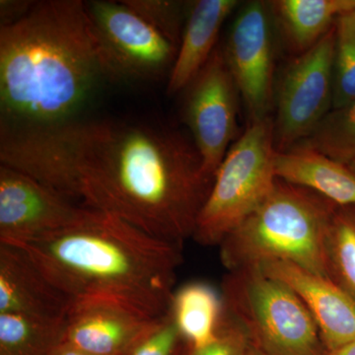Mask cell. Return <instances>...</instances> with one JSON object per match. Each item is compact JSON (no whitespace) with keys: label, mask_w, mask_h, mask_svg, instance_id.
<instances>
[{"label":"cell","mask_w":355,"mask_h":355,"mask_svg":"<svg viewBox=\"0 0 355 355\" xmlns=\"http://www.w3.org/2000/svg\"><path fill=\"white\" fill-rule=\"evenodd\" d=\"M295 147H304L316 151L343 165L354 162L355 100L331 109L309 137Z\"/></svg>","instance_id":"obj_20"},{"label":"cell","mask_w":355,"mask_h":355,"mask_svg":"<svg viewBox=\"0 0 355 355\" xmlns=\"http://www.w3.org/2000/svg\"><path fill=\"white\" fill-rule=\"evenodd\" d=\"M49 355H93L83 350L77 349L76 347L69 345V343L62 342L58 343L57 347L51 350Z\"/></svg>","instance_id":"obj_27"},{"label":"cell","mask_w":355,"mask_h":355,"mask_svg":"<svg viewBox=\"0 0 355 355\" xmlns=\"http://www.w3.org/2000/svg\"><path fill=\"white\" fill-rule=\"evenodd\" d=\"M128 7L139 14L175 46L181 42L183 4L164 0H123Z\"/></svg>","instance_id":"obj_23"},{"label":"cell","mask_w":355,"mask_h":355,"mask_svg":"<svg viewBox=\"0 0 355 355\" xmlns=\"http://www.w3.org/2000/svg\"><path fill=\"white\" fill-rule=\"evenodd\" d=\"M182 338L174 320L168 313L128 355H174Z\"/></svg>","instance_id":"obj_25"},{"label":"cell","mask_w":355,"mask_h":355,"mask_svg":"<svg viewBox=\"0 0 355 355\" xmlns=\"http://www.w3.org/2000/svg\"><path fill=\"white\" fill-rule=\"evenodd\" d=\"M0 161L181 248L214 183L193 139L137 120L79 116L51 127L0 128Z\"/></svg>","instance_id":"obj_1"},{"label":"cell","mask_w":355,"mask_h":355,"mask_svg":"<svg viewBox=\"0 0 355 355\" xmlns=\"http://www.w3.org/2000/svg\"><path fill=\"white\" fill-rule=\"evenodd\" d=\"M272 12L289 48L302 55L335 26L336 19L355 8V0H277Z\"/></svg>","instance_id":"obj_17"},{"label":"cell","mask_w":355,"mask_h":355,"mask_svg":"<svg viewBox=\"0 0 355 355\" xmlns=\"http://www.w3.org/2000/svg\"><path fill=\"white\" fill-rule=\"evenodd\" d=\"M347 166H349V169L352 170V172L355 175V160L354 162L350 163V164Z\"/></svg>","instance_id":"obj_30"},{"label":"cell","mask_w":355,"mask_h":355,"mask_svg":"<svg viewBox=\"0 0 355 355\" xmlns=\"http://www.w3.org/2000/svg\"><path fill=\"white\" fill-rule=\"evenodd\" d=\"M224 313L265 355H326L314 319L286 284L257 266L229 270L222 282Z\"/></svg>","instance_id":"obj_5"},{"label":"cell","mask_w":355,"mask_h":355,"mask_svg":"<svg viewBox=\"0 0 355 355\" xmlns=\"http://www.w3.org/2000/svg\"><path fill=\"white\" fill-rule=\"evenodd\" d=\"M112 80L85 1L36 2L0 29V128L51 127L81 116Z\"/></svg>","instance_id":"obj_2"},{"label":"cell","mask_w":355,"mask_h":355,"mask_svg":"<svg viewBox=\"0 0 355 355\" xmlns=\"http://www.w3.org/2000/svg\"><path fill=\"white\" fill-rule=\"evenodd\" d=\"M90 210L29 175L0 165V244L22 246L70 227Z\"/></svg>","instance_id":"obj_10"},{"label":"cell","mask_w":355,"mask_h":355,"mask_svg":"<svg viewBox=\"0 0 355 355\" xmlns=\"http://www.w3.org/2000/svg\"><path fill=\"white\" fill-rule=\"evenodd\" d=\"M277 153L272 119L249 123L217 170L196 224V242L220 245L266 200L277 180Z\"/></svg>","instance_id":"obj_6"},{"label":"cell","mask_w":355,"mask_h":355,"mask_svg":"<svg viewBox=\"0 0 355 355\" xmlns=\"http://www.w3.org/2000/svg\"><path fill=\"white\" fill-rule=\"evenodd\" d=\"M245 355H265V354H261V352H259L258 349H254V347H251V345H250V347H249V349H248L246 354H245Z\"/></svg>","instance_id":"obj_29"},{"label":"cell","mask_w":355,"mask_h":355,"mask_svg":"<svg viewBox=\"0 0 355 355\" xmlns=\"http://www.w3.org/2000/svg\"><path fill=\"white\" fill-rule=\"evenodd\" d=\"M72 302L24 250L0 244V313L64 321Z\"/></svg>","instance_id":"obj_14"},{"label":"cell","mask_w":355,"mask_h":355,"mask_svg":"<svg viewBox=\"0 0 355 355\" xmlns=\"http://www.w3.org/2000/svg\"><path fill=\"white\" fill-rule=\"evenodd\" d=\"M18 248L73 300L113 299L154 317L169 313L182 248L116 217L91 209L70 227Z\"/></svg>","instance_id":"obj_3"},{"label":"cell","mask_w":355,"mask_h":355,"mask_svg":"<svg viewBox=\"0 0 355 355\" xmlns=\"http://www.w3.org/2000/svg\"><path fill=\"white\" fill-rule=\"evenodd\" d=\"M328 277L355 300V207H336L326 240Z\"/></svg>","instance_id":"obj_21"},{"label":"cell","mask_w":355,"mask_h":355,"mask_svg":"<svg viewBox=\"0 0 355 355\" xmlns=\"http://www.w3.org/2000/svg\"><path fill=\"white\" fill-rule=\"evenodd\" d=\"M336 207L277 178L266 200L219 245L222 263L229 272L284 261L328 277L326 240Z\"/></svg>","instance_id":"obj_4"},{"label":"cell","mask_w":355,"mask_h":355,"mask_svg":"<svg viewBox=\"0 0 355 355\" xmlns=\"http://www.w3.org/2000/svg\"><path fill=\"white\" fill-rule=\"evenodd\" d=\"M250 342L241 327L224 313L218 333L209 345L191 349L190 355H245Z\"/></svg>","instance_id":"obj_24"},{"label":"cell","mask_w":355,"mask_h":355,"mask_svg":"<svg viewBox=\"0 0 355 355\" xmlns=\"http://www.w3.org/2000/svg\"><path fill=\"white\" fill-rule=\"evenodd\" d=\"M335 26L284 71L277 91L273 135L277 153L309 137L334 108Z\"/></svg>","instance_id":"obj_8"},{"label":"cell","mask_w":355,"mask_h":355,"mask_svg":"<svg viewBox=\"0 0 355 355\" xmlns=\"http://www.w3.org/2000/svg\"><path fill=\"white\" fill-rule=\"evenodd\" d=\"M275 173L288 183L304 187L338 207H355V175L349 166L304 148L277 153Z\"/></svg>","instance_id":"obj_16"},{"label":"cell","mask_w":355,"mask_h":355,"mask_svg":"<svg viewBox=\"0 0 355 355\" xmlns=\"http://www.w3.org/2000/svg\"><path fill=\"white\" fill-rule=\"evenodd\" d=\"M334 108L355 100V8L335 23Z\"/></svg>","instance_id":"obj_22"},{"label":"cell","mask_w":355,"mask_h":355,"mask_svg":"<svg viewBox=\"0 0 355 355\" xmlns=\"http://www.w3.org/2000/svg\"><path fill=\"white\" fill-rule=\"evenodd\" d=\"M112 80L148 83L171 71L178 48L123 1H85Z\"/></svg>","instance_id":"obj_7"},{"label":"cell","mask_w":355,"mask_h":355,"mask_svg":"<svg viewBox=\"0 0 355 355\" xmlns=\"http://www.w3.org/2000/svg\"><path fill=\"white\" fill-rule=\"evenodd\" d=\"M237 4L236 0H198L191 4L168 79V94L184 91L209 62L222 25Z\"/></svg>","instance_id":"obj_15"},{"label":"cell","mask_w":355,"mask_h":355,"mask_svg":"<svg viewBox=\"0 0 355 355\" xmlns=\"http://www.w3.org/2000/svg\"><path fill=\"white\" fill-rule=\"evenodd\" d=\"M64 321L0 313V355H49L62 343Z\"/></svg>","instance_id":"obj_19"},{"label":"cell","mask_w":355,"mask_h":355,"mask_svg":"<svg viewBox=\"0 0 355 355\" xmlns=\"http://www.w3.org/2000/svg\"><path fill=\"white\" fill-rule=\"evenodd\" d=\"M164 317L113 299H76L65 319L62 342L93 355H128Z\"/></svg>","instance_id":"obj_12"},{"label":"cell","mask_w":355,"mask_h":355,"mask_svg":"<svg viewBox=\"0 0 355 355\" xmlns=\"http://www.w3.org/2000/svg\"><path fill=\"white\" fill-rule=\"evenodd\" d=\"M36 2L22 0H1L0 1V19L1 26L12 24L24 17Z\"/></svg>","instance_id":"obj_26"},{"label":"cell","mask_w":355,"mask_h":355,"mask_svg":"<svg viewBox=\"0 0 355 355\" xmlns=\"http://www.w3.org/2000/svg\"><path fill=\"white\" fill-rule=\"evenodd\" d=\"M257 268L300 298L317 324L327 354L354 340L355 300L330 277L284 261H268Z\"/></svg>","instance_id":"obj_13"},{"label":"cell","mask_w":355,"mask_h":355,"mask_svg":"<svg viewBox=\"0 0 355 355\" xmlns=\"http://www.w3.org/2000/svg\"><path fill=\"white\" fill-rule=\"evenodd\" d=\"M183 118L202 159L205 175L214 180L237 135L238 91L221 48L184 89Z\"/></svg>","instance_id":"obj_9"},{"label":"cell","mask_w":355,"mask_h":355,"mask_svg":"<svg viewBox=\"0 0 355 355\" xmlns=\"http://www.w3.org/2000/svg\"><path fill=\"white\" fill-rule=\"evenodd\" d=\"M169 313L190 349H200L211 343L220 328L221 293L205 282H190L173 293Z\"/></svg>","instance_id":"obj_18"},{"label":"cell","mask_w":355,"mask_h":355,"mask_svg":"<svg viewBox=\"0 0 355 355\" xmlns=\"http://www.w3.org/2000/svg\"><path fill=\"white\" fill-rule=\"evenodd\" d=\"M223 53L250 123L268 118L272 101L273 51L270 17L263 2H250L240 11Z\"/></svg>","instance_id":"obj_11"},{"label":"cell","mask_w":355,"mask_h":355,"mask_svg":"<svg viewBox=\"0 0 355 355\" xmlns=\"http://www.w3.org/2000/svg\"><path fill=\"white\" fill-rule=\"evenodd\" d=\"M326 355H355V338L352 342L345 345V347L329 352Z\"/></svg>","instance_id":"obj_28"}]
</instances>
